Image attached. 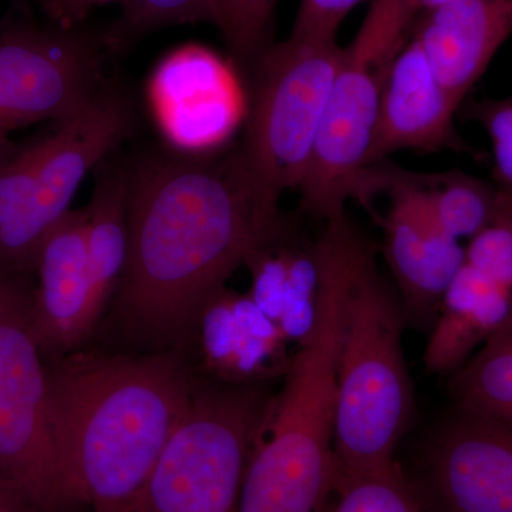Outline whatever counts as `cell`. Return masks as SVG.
Returning <instances> with one entry per match:
<instances>
[{"instance_id":"cell-1","label":"cell","mask_w":512,"mask_h":512,"mask_svg":"<svg viewBox=\"0 0 512 512\" xmlns=\"http://www.w3.org/2000/svg\"><path fill=\"white\" fill-rule=\"evenodd\" d=\"M284 225L239 150L221 158L157 156L128 174L124 319L144 335L180 340L208 299Z\"/></svg>"},{"instance_id":"cell-2","label":"cell","mask_w":512,"mask_h":512,"mask_svg":"<svg viewBox=\"0 0 512 512\" xmlns=\"http://www.w3.org/2000/svg\"><path fill=\"white\" fill-rule=\"evenodd\" d=\"M170 355L69 357L47 373L49 420L72 501L131 512L192 394Z\"/></svg>"},{"instance_id":"cell-3","label":"cell","mask_w":512,"mask_h":512,"mask_svg":"<svg viewBox=\"0 0 512 512\" xmlns=\"http://www.w3.org/2000/svg\"><path fill=\"white\" fill-rule=\"evenodd\" d=\"M399 296L377 269L375 252L357 271L346 306L335 421V477L399 467L396 451L414 414L403 350Z\"/></svg>"},{"instance_id":"cell-4","label":"cell","mask_w":512,"mask_h":512,"mask_svg":"<svg viewBox=\"0 0 512 512\" xmlns=\"http://www.w3.org/2000/svg\"><path fill=\"white\" fill-rule=\"evenodd\" d=\"M269 402L259 384L195 387L131 512H238Z\"/></svg>"},{"instance_id":"cell-5","label":"cell","mask_w":512,"mask_h":512,"mask_svg":"<svg viewBox=\"0 0 512 512\" xmlns=\"http://www.w3.org/2000/svg\"><path fill=\"white\" fill-rule=\"evenodd\" d=\"M342 55L336 42L289 36L255 57L247 128L238 150L276 197L299 190L305 180Z\"/></svg>"},{"instance_id":"cell-6","label":"cell","mask_w":512,"mask_h":512,"mask_svg":"<svg viewBox=\"0 0 512 512\" xmlns=\"http://www.w3.org/2000/svg\"><path fill=\"white\" fill-rule=\"evenodd\" d=\"M15 275L0 271V481L36 510L55 512L72 498L50 427L32 296Z\"/></svg>"},{"instance_id":"cell-7","label":"cell","mask_w":512,"mask_h":512,"mask_svg":"<svg viewBox=\"0 0 512 512\" xmlns=\"http://www.w3.org/2000/svg\"><path fill=\"white\" fill-rule=\"evenodd\" d=\"M393 56L353 39L343 47L320 123L311 164L299 188L303 210L328 221L350 200L367 207L375 173L384 72Z\"/></svg>"},{"instance_id":"cell-8","label":"cell","mask_w":512,"mask_h":512,"mask_svg":"<svg viewBox=\"0 0 512 512\" xmlns=\"http://www.w3.org/2000/svg\"><path fill=\"white\" fill-rule=\"evenodd\" d=\"M131 117L120 94L100 92L84 109L43 138L35 181L26 201L0 231V271H33L47 235L69 214L87 173L126 136Z\"/></svg>"},{"instance_id":"cell-9","label":"cell","mask_w":512,"mask_h":512,"mask_svg":"<svg viewBox=\"0 0 512 512\" xmlns=\"http://www.w3.org/2000/svg\"><path fill=\"white\" fill-rule=\"evenodd\" d=\"M387 195L384 255L399 292L406 326L430 332L444 293L464 264L466 248L431 210L419 174L379 164L375 195Z\"/></svg>"},{"instance_id":"cell-10","label":"cell","mask_w":512,"mask_h":512,"mask_svg":"<svg viewBox=\"0 0 512 512\" xmlns=\"http://www.w3.org/2000/svg\"><path fill=\"white\" fill-rule=\"evenodd\" d=\"M148 100L165 140L185 154L224 146L248 114L231 64L200 45L180 47L161 60L148 83Z\"/></svg>"},{"instance_id":"cell-11","label":"cell","mask_w":512,"mask_h":512,"mask_svg":"<svg viewBox=\"0 0 512 512\" xmlns=\"http://www.w3.org/2000/svg\"><path fill=\"white\" fill-rule=\"evenodd\" d=\"M424 484L436 512H512V424L454 410L424 456Z\"/></svg>"},{"instance_id":"cell-12","label":"cell","mask_w":512,"mask_h":512,"mask_svg":"<svg viewBox=\"0 0 512 512\" xmlns=\"http://www.w3.org/2000/svg\"><path fill=\"white\" fill-rule=\"evenodd\" d=\"M92 56L72 37L35 28L0 33V92L15 127L70 119L101 92Z\"/></svg>"},{"instance_id":"cell-13","label":"cell","mask_w":512,"mask_h":512,"mask_svg":"<svg viewBox=\"0 0 512 512\" xmlns=\"http://www.w3.org/2000/svg\"><path fill=\"white\" fill-rule=\"evenodd\" d=\"M460 107L441 84L417 40L410 36L384 72L375 148L377 163L397 151H471L454 123Z\"/></svg>"},{"instance_id":"cell-14","label":"cell","mask_w":512,"mask_h":512,"mask_svg":"<svg viewBox=\"0 0 512 512\" xmlns=\"http://www.w3.org/2000/svg\"><path fill=\"white\" fill-rule=\"evenodd\" d=\"M37 288L30 322L42 350L79 345L99 320L101 306L86 245V212L70 211L47 235L37 252Z\"/></svg>"},{"instance_id":"cell-15","label":"cell","mask_w":512,"mask_h":512,"mask_svg":"<svg viewBox=\"0 0 512 512\" xmlns=\"http://www.w3.org/2000/svg\"><path fill=\"white\" fill-rule=\"evenodd\" d=\"M511 33L512 0H456L421 16L410 36L463 104Z\"/></svg>"},{"instance_id":"cell-16","label":"cell","mask_w":512,"mask_h":512,"mask_svg":"<svg viewBox=\"0 0 512 512\" xmlns=\"http://www.w3.org/2000/svg\"><path fill=\"white\" fill-rule=\"evenodd\" d=\"M202 353L224 383L261 384L286 372L291 340L251 296L221 288L198 316Z\"/></svg>"},{"instance_id":"cell-17","label":"cell","mask_w":512,"mask_h":512,"mask_svg":"<svg viewBox=\"0 0 512 512\" xmlns=\"http://www.w3.org/2000/svg\"><path fill=\"white\" fill-rule=\"evenodd\" d=\"M511 306V288L464 261L431 326L424 350L427 372L453 375L490 338Z\"/></svg>"},{"instance_id":"cell-18","label":"cell","mask_w":512,"mask_h":512,"mask_svg":"<svg viewBox=\"0 0 512 512\" xmlns=\"http://www.w3.org/2000/svg\"><path fill=\"white\" fill-rule=\"evenodd\" d=\"M86 212V245L97 302L104 309L119 288L128 255V174L107 168L97 177Z\"/></svg>"},{"instance_id":"cell-19","label":"cell","mask_w":512,"mask_h":512,"mask_svg":"<svg viewBox=\"0 0 512 512\" xmlns=\"http://www.w3.org/2000/svg\"><path fill=\"white\" fill-rule=\"evenodd\" d=\"M454 410L512 424V306L470 359L451 375Z\"/></svg>"},{"instance_id":"cell-20","label":"cell","mask_w":512,"mask_h":512,"mask_svg":"<svg viewBox=\"0 0 512 512\" xmlns=\"http://www.w3.org/2000/svg\"><path fill=\"white\" fill-rule=\"evenodd\" d=\"M437 221L450 237L471 239L484 227L497 198V184L463 171L419 174Z\"/></svg>"},{"instance_id":"cell-21","label":"cell","mask_w":512,"mask_h":512,"mask_svg":"<svg viewBox=\"0 0 512 512\" xmlns=\"http://www.w3.org/2000/svg\"><path fill=\"white\" fill-rule=\"evenodd\" d=\"M323 512H427L399 467L369 476L335 477Z\"/></svg>"},{"instance_id":"cell-22","label":"cell","mask_w":512,"mask_h":512,"mask_svg":"<svg viewBox=\"0 0 512 512\" xmlns=\"http://www.w3.org/2000/svg\"><path fill=\"white\" fill-rule=\"evenodd\" d=\"M464 261L512 289V188L497 185L490 218L470 239Z\"/></svg>"},{"instance_id":"cell-23","label":"cell","mask_w":512,"mask_h":512,"mask_svg":"<svg viewBox=\"0 0 512 512\" xmlns=\"http://www.w3.org/2000/svg\"><path fill=\"white\" fill-rule=\"evenodd\" d=\"M278 0H214L215 25L232 52L255 60L265 49L266 36Z\"/></svg>"},{"instance_id":"cell-24","label":"cell","mask_w":512,"mask_h":512,"mask_svg":"<svg viewBox=\"0 0 512 512\" xmlns=\"http://www.w3.org/2000/svg\"><path fill=\"white\" fill-rule=\"evenodd\" d=\"M487 133L493 148L495 184L512 188V96L485 99L468 110Z\"/></svg>"},{"instance_id":"cell-25","label":"cell","mask_w":512,"mask_h":512,"mask_svg":"<svg viewBox=\"0 0 512 512\" xmlns=\"http://www.w3.org/2000/svg\"><path fill=\"white\" fill-rule=\"evenodd\" d=\"M43 140L0 157V231L26 201L42 157Z\"/></svg>"},{"instance_id":"cell-26","label":"cell","mask_w":512,"mask_h":512,"mask_svg":"<svg viewBox=\"0 0 512 512\" xmlns=\"http://www.w3.org/2000/svg\"><path fill=\"white\" fill-rule=\"evenodd\" d=\"M363 0H301L291 35L298 39L336 42L343 20Z\"/></svg>"},{"instance_id":"cell-27","label":"cell","mask_w":512,"mask_h":512,"mask_svg":"<svg viewBox=\"0 0 512 512\" xmlns=\"http://www.w3.org/2000/svg\"><path fill=\"white\" fill-rule=\"evenodd\" d=\"M131 16L141 26L214 22V0H130Z\"/></svg>"},{"instance_id":"cell-28","label":"cell","mask_w":512,"mask_h":512,"mask_svg":"<svg viewBox=\"0 0 512 512\" xmlns=\"http://www.w3.org/2000/svg\"><path fill=\"white\" fill-rule=\"evenodd\" d=\"M383 2L387 3L400 18L414 26L421 16L450 5L456 0H383Z\"/></svg>"},{"instance_id":"cell-29","label":"cell","mask_w":512,"mask_h":512,"mask_svg":"<svg viewBox=\"0 0 512 512\" xmlns=\"http://www.w3.org/2000/svg\"><path fill=\"white\" fill-rule=\"evenodd\" d=\"M13 128H16L15 124L10 119L8 107H6L2 92H0V147H3V144L6 143V134L13 130Z\"/></svg>"},{"instance_id":"cell-30","label":"cell","mask_w":512,"mask_h":512,"mask_svg":"<svg viewBox=\"0 0 512 512\" xmlns=\"http://www.w3.org/2000/svg\"><path fill=\"white\" fill-rule=\"evenodd\" d=\"M99 2H104V0H99Z\"/></svg>"}]
</instances>
